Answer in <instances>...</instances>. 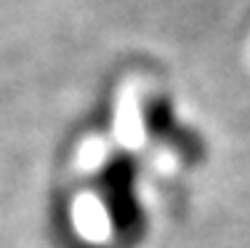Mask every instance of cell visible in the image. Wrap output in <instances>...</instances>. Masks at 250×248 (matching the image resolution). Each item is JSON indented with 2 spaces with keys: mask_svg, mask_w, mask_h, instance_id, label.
Here are the masks:
<instances>
[{
  "mask_svg": "<svg viewBox=\"0 0 250 248\" xmlns=\"http://www.w3.org/2000/svg\"><path fill=\"white\" fill-rule=\"evenodd\" d=\"M136 181H139V165L133 163V158L109 160L99 179L101 200L109 211L112 227L123 238H139L146 224L144 208L139 203V192H136Z\"/></svg>",
  "mask_w": 250,
  "mask_h": 248,
  "instance_id": "obj_1",
  "label": "cell"
},
{
  "mask_svg": "<svg viewBox=\"0 0 250 248\" xmlns=\"http://www.w3.org/2000/svg\"><path fill=\"white\" fill-rule=\"evenodd\" d=\"M144 123H146V131H149L152 139L173 147L184 160H189V163H200L202 160L205 144H202L200 134L184 128L181 123L176 120L173 107L168 104V99H152V102L146 104Z\"/></svg>",
  "mask_w": 250,
  "mask_h": 248,
  "instance_id": "obj_2",
  "label": "cell"
}]
</instances>
